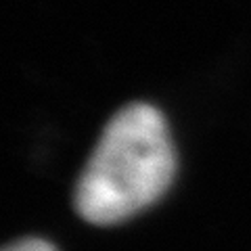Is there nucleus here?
Wrapping results in <instances>:
<instances>
[{
  "label": "nucleus",
  "instance_id": "obj_2",
  "mask_svg": "<svg viewBox=\"0 0 251 251\" xmlns=\"http://www.w3.org/2000/svg\"><path fill=\"white\" fill-rule=\"evenodd\" d=\"M4 251H57L49 241L38 239V237H29V239H21L11 243L9 247H4Z\"/></svg>",
  "mask_w": 251,
  "mask_h": 251
},
{
  "label": "nucleus",
  "instance_id": "obj_1",
  "mask_svg": "<svg viewBox=\"0 0 251 251\" xmlns=\"http://www.w3.org/2000/svg\"><path fill=\"white\" fill-rule=\"evenodd\" d=\"M176 172V153L159 109L132 103L105 126L75 184V209L86 222H124L161 197Z\"/></svg>",
  "mask_w": 251,
  "mask_h": 251
}]
</instances>
